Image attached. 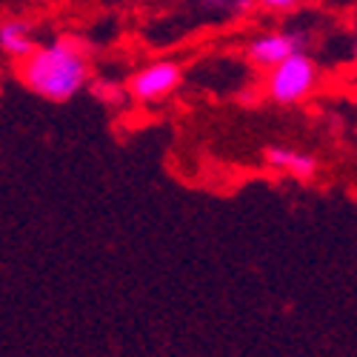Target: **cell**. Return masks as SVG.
I'll list each match as a JSON object with an SVG mask.
<instances>
[{"label": "cell", "mask_w": 357, "mask_h": 357, "mask_svg": "<svg viewBox=\"0 0 357 357\" xmlns=\"http://www.w3.org/2000/svg\"><path fill=\"white\" fill-rule=\"evenodd\" d=\"M17 80L46 103H69L92 80L86 46L75 38H52L15 63Z\"/></svg>", "instance_id": "1"}, {"label": "cell", "mask_w": 357, "mask_h": 357, "mask_svg": "<svg viewBox=\"0 0 357 357\" xmlns=\"http://www.w3.org/2000/svg\"><path fill=\"white\" fill-rule=\"evenodd\" d=\"M320 86V63L309 52H297L289 61L263 75V98L275 106H301Z\"/></svg>", "instance_id": "2"}, {"label": "cell", "mask_w": 357, "mask_h": 357, "mask_svg": "<svg viewBox=\"0 0 357 357\" xmlns=\"http://www.w3.org/2000/svg\"><path fill=\"white\" fill-rule=\"evenodd\" d=\"M181 83H183V66L177 61H169V57H158V61H149L140 69H135L126 80V89L135 103L155 106L172 98L181 89Z\"/></svg>", "instance_id": "3"}, {"label": "cell", "mask_w": 357, "mask_h": 357, "mask_svg": "<svg viewBox=\"0 0 357 357\" xmlns=\"http://www.w3.org/2000/svg\"><path fill=\"white\" fill-rule=\"evenodd\" d=\"M297 52H309V35L303 29H272V32H260L243 49L246 61L263 72H269L272 66L289 61Z\"/></svg>", "instance_id": "4"}, {"label": "cell", "mask_w": 357, "mask_h": 357, "mask_svg": "<svg viewBox=\"0 0 357 357\" xmlns=\"http://www.w3.org/2000/svg\"><path fill=\"white\" fill-rule=\"evenodd\" d=\"M263 163H266V169L286 174L291 181H301V183L314 181L317 172H320V160L312 152H303V149H294V146H266Z\"/></svg>", "instance_id": "5"}, {"label": "cell", "mask_w": 357, "mask_h": 357, "mask_svg": "<svg viewBox=\"0 0 357 357\" xmlns=\"http://www.w3.org/2000/svg\"><path fill=\"white\" fill-rule=\"evenodd\" d=\"M0 49L12 61H23L26 54H32L38 49V38H35V26L23 20V17H6L0 23Z\"/></svg>", "instance_id": "6"}, {"label": "cell", "mask_w": 357, "mask_h": 357, "mask_svg": "<svg viewBox=\"0 0 357 357\" xmlns=\"http://www.w3.org/2000/svg\"><path fill=\"white\" fill-rule=\"evenodd\" d=\"M186 3L215 17H243L257 6V0H186Z\"/></svg>", "instance_id": "7"}, {"label": "cell", "mask_w": 357, "mask_h": 357, "mask_svg": "<svg viewBox=\"0 0 357 357\" xmlns=\"http://www.w3.org/2000/svg\"><path fill=\"white\" fill-rule=\"evenodd\" d=\"M92 95H95L103 106H121V103L132 100V98H129V89L121 86V83H92Z\"/></svg>", "instance_id": "8"}, {"label": "cell", "mask_w": 357, "mask_h": 357, "mask_svg": "<svg viewBox=\"0 0 357 357\" xmlns=\"http://www.w3.org/2000/svg\"><path fill=\"white\" fill-rule=\"evenodd\" d=\"M301 3L303 0H257V9L272 12V15H286V12H294Z\"/></svg>", "instance_id": "9"}, {"label": "cell", "mask_w": 357, "mask_h": 357, "mask_svg": "<svg viewBox=\"0 0 357 357\" xmlns=\"http://www.w3.org/2000/svg\"><path fill=\"white\" fill-rule=\"evenodd\" d=\"M351 57L357 61V29H354V38H351Z\"/></svg>", "instance_id": "10"}]
</instances>
